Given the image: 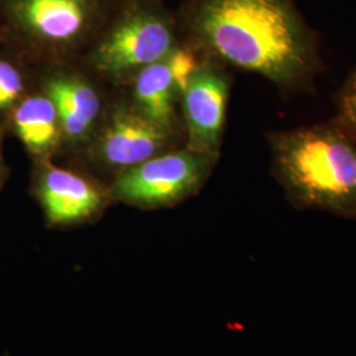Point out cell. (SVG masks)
Here are the masks:
<instances>
[{"label":"cell","mask_w":356,"mask_h":356,"mask_svg":"<svg viewBox=\"0 0 356 356\" xmlns=\"http://www.w3.org/2000/svg\"><path fill=\"white\" fill-rule=\"evenodd\" d=\"M193 48L269 81L281 94H313L325 65L317 31L296 0H189Z\"/></svg>","instance_id":"6da1fadb"},{"label":"cell","mask_w":356,"mask_h":356,"mask_svg":"<svg viewBox=\"0 0 356 356\" xmlns=\"http://www.w3.org/2000/svg\"><path fill=\"white\" fill-rule=\"evenodd\" d=\"M270 175L298 210L356 219V140L335 119L267 134Z\"/></svg>","instance_id":"7a4b0ae2"},{"label":"cell","mask_w":356,"mask_h":356,"mask_svg":"<svg viewBox=\"0 0 356 356\" xmlns=\"http://www.w3.org/2000/svg\"><path fill=\"white\" fill-rule=\"evenodd\" d=\"M176 48L172 19L149 4H135L104 32L91 63L104 76L122 78L164 60Z\"/></svg>","instance_id":"3957f363"},{"label":"cell","mask_w":356,"mask_h":356,"mask_svg":"<svg viewBox=\"0 0 356 356\" xmlns=\"http://www.w3.org/2000/svg\"><path fill=\"white\" fill-rule=\"evenodd\" d=\"M218 159L191 148L157 154L126 169L116 178L111 195L140 207H170L201 191Z\"/></svg>","instance_id":"277c9868"},{"label":"cell","mask_w":356,"mask_h":356,"mask_svg":"<svg viewBox=\"0 0 356 356\" xmlns=\"http://www.w3.org/2000/svg\"><path fill=\"white\" fill-rule=\"evenodd\" d=\"M231 82L223 64L204 57L181 94L188 148L219 157Z\"/></svg>","instance_id":"5b68a950"},{"label":"cell","mask_w":356,"mask_h":356,"mask_svg":"<svg viewBox=\"0 0 356 356\" xmlns=\"http://www.w3.org/2000/svg\"><path fill=\"white\" fill-rule=\"evenodd\" d=\"M13 11L32 36L57 49L79 44L99 16L98 0H16Z\"/></svg>","instance_id":"8992f818"},{"label":"cell","mask_w":356,"mask_h":356,"mask_svg":"<svg viewBox=\"0 0 356 356\" xmlns=\"http://www.w3.org/2000/svg\"><path fill=\"white\" fill-rule=\"evenodd\" d=\"M38 197L48 223L66 227L101 216L113 195L79 173L48 165L38 178Z\"/></svg>","instance_id":"52a82bcc"},{"label":"cell","mask_w":356,"mask_h":356,"mask_svg":"<svg viewBox=\"0 0 356 356\" xmlns=\"http://www.w3.org/2000/svg\"><path fill=\"white\" fill-rule=\"evenodd\" d=\"M170 129L160 126L134 107H120L108 118L97 141V156L110 168L143 164L161 152Z\"/></svg>","instance_id":"ba28073f"},{"label":"cell","mask_w":356,"mask_h":356,"mask_svg":"<svg viewBox=\"0 0 356 356\" xmlns=\"http://www.w3.org/2000/svg\"><path fill=\"white\" fill-rule=\"evenodd\" d=\"M47 95L58 111L63 136L72 141L86 139L102 113L97 89L82 76L60 73L48 81Z\"/></svg>","instance_id":"9c48e42d"},{"label":"cell","mask_w":356,"mask_h":356,"mask_svg":"<svg viewBox=\"0 0 356 356\" xmlns=\"http://www.w3.org/2000/svg\"><path fill=\"white\" fill-rule=\"evenodd\" d=\"M13 124L20 140L36 154L51 152L63 136L58 111L48 95L29 97L20 103Z\"/></svg>","instance_id":"30bf717a"},{"label":"cell","mask_w":356,"mask_h":356,"mask_svg":"<svg viewBox=\"0 0 356 356\" xmlns=\"http://www.w3.org/2000/svg\"><path fill=\"white\" fill-rule=\"evenodd\" d=\"M179 95L166 58L136 73L134 85L135 107L153 122L172 131L175 101Z\"/></svg>","instance_id":"8fae6325"},{"label":"cell","mask_w":356,"mask_h":356,"mask_svg":"<svg viewBox=\"0 0 356 356\" xmlns=\"http://www.w3.org/2000/svg\"><path fill=\"white\" fill-rule=\"evenodd\" d=\"M335 120L356 140V66L335 95Z\"/></svg>","instance_id":"7c38bea8"},{"label":"cell","mask_w":356,"mask_h":356,"mask_svg":"<svg viewBox=\"0 0 356 356\" xmlns=\"http://www.w3.org/2000/svg\"><path fill=\"white\" fill-rule=\"evenodd\" d=\"M23 76L19 70L6 61H0V108H7L23 92Z\"/></svg>","instance_id":"4fadbf2b"}]
</instances>
